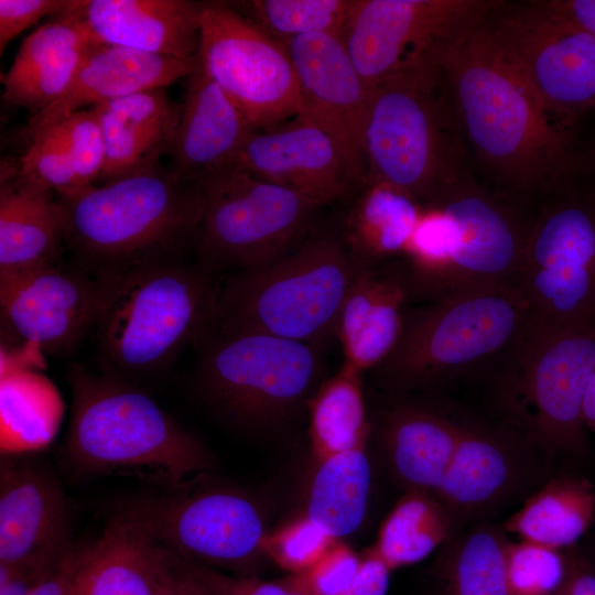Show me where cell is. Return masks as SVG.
Listing matches in <instances>:
<instances>
[{
    "instance_id": "ffe728a7",
    "label": "cell",
    "mask_w": 595,
    "mask_h": 595,
    "mask_svg": "<svg viewBox=\"0 0 595 595\" xmlns=\"http://www.w3.org/2000/svg\"><path fill=\"white\" fill-rule=\"evenodd\" d=\"M235 165L317 206L340 198L353 187L335 142L317 125L301 117L281 130H255Z\"/></svg>"
},
{
    "instance_id": "f35d334b",
    "label": "cell",
    "mask_w": 595,
    "mask_h": 595,
    "mask_svg": "<svg viewBox=\"0 0 595 595\" xmlns=\"http://www.w3.org/2000/svg\"><path fill=\"white\" fill-rule=\"evenodd\" d=\"M43 129L50 130L68 153L82 187L100 181L106 143L98 117L91 108L71 113Z\"/></svg>"
},
{
    "instance_id": "f1b7e54d",
    "label": "cell",
    "mask_w": 595,
    "mask_h": 595,
    "mask_svg": "<svg viewBox=\"0 0 595 595\" xmlns=\"http://www.w3.org/2000/svg\"><path fill=\"white\" fill-rule=\"evenodd\" d=\"M408 298L402 269H364L349 290L336 326L344 361L361 372L378 367L400 338Z\"/></svg>"
},
{
    "instance_id": "c3c4849f",
    "label": "cell",
    "mask_w": 595,
    "mask_h": 595,
    "mask_svg": "<svg viewBox=\"0 0 595 595\" xmlns=\"http://www.w3.org/2000/svg\"><path fill=\"white\" fill-rule=\"evenodd\" d=\"M555 595H595V572L576 555H567V573Z\"/></svg>"
},
{
    "instance_id": "9a60e30c",
    "label": "cell",
    "mask_w": 595,
    "mask_h": 595,
    "mask_svg": "<svg viewBox=\"0 0 595 595\" xmlns=\"http://www.w3.org/2000/svg\"><path fill=\"white\" fill-rule=\"evenodd\" d=\"M198 476L125 509L177 559L249 575L267 536L258 506L242 493L198 486Z\"/></svg>"
},
{
    "instance_id": "db71d44e",
    "label": "cell",
    "mask_w": 595,
    "mask_h": 595,
    "mask_svg": "<svg viewBox=\"0 0 595 595\" xmlns=\"http://www.w3.org/2000/svg\"><path fill=\"white\" fill-rule=\"evenodd\" d=\"M282 582H283V581H282ZM284 585H285V584H284ZM285 586H286V585H285ZM286 587H288V589H289L288 595H304V594L301 593L300 591H296V589L291 588V587H289V586H286Z\"/></svg>"
},
{
    "instance_id": "4316f807",
    "label": "cell",
    "mask_w": 595,
    "mask_h": 595,
    "mask_svg": "<svg viewBox=\"0 0 595 595\" xmlns=\"http://www.w3.org/2000/svg\"><path fill=\"white\" fill-rule=\"evenodd\" d=\"M64 228L55 193L4 160L0 177V279L60 262Z\"/></svg>"
},
{
    "instance_id": "6da1fadb",
    "label": "cell",
    "mask_w": 595,
    "mask_h": 595,
    "mask_svg": "<svg viewBox=\"0 0 595 595\" xmlns=\"http://www.w3.org/2000/svg\"><path fill=\"white\" fill-rule=\"evenodd\" d=\"M480 25L441 67L461 127L502 182L529 193L551 190L570 165L567 123L539 101Z\"/></svg>"
},
{
    "instance_id": "1f68e13d",
    "label": "cell",
    "mask_w": 595,
    "mask_h": 595,
    "mask_svg": "<svg viewBox=\"0 0 595 595\" xmlns=\"http://www.w3.org/2000/svg\"><path fill=\"white\" fill-rule=\"evenodd\" d=\"M595 519V487L586 478L558 476L548 480L511 515L504 530L548 548L574 545Z\"/></svg>"
},
{
    "instance_id": "30bf717a",
    "label": "cell",
    "mask_w": 595,
    "mask_h": 595,
    "mask_svg": "<svg viewBox=\"0 0 595 595\" xmlns=\"http://www.w3.org/2000/svg\"><path fill=\"white\" fill-rule=\"evenodd\" d=\"M502 358L500 396L513 425L552 453L586 454L583 405L595 370V326L529 327Z\"/></svg>"
},
{
    "instance_id": "9c48e42d",
    "label": "cell",
    "mask_w": 595,
    "mask_h": 595,
    "mask_svg": "<svg viewBox=\"0 0 595 595\" xmlns=\"http://www.w3.org/2000/svg\"><path fill=\"white\" fill-rule=\"evenodd\" d=\"M201 340L199 391L241 429L288 421L316 389L324 346L245 331L208 329Z\"/></svg>"
},
{
    "instance_id": "74e56055",
    "label": "cell",
    "mask_w": 595,
    "mask_h": 595,
    "mask_svg": "<svg viewBox=\"0 0 595 595\" xmlns=\"http://www.w3.org/2000/svg\"><path fill=\"white\" fill-rule=\"evenodd\" d=\"M566 573L567 555L563 551L509 540L506 574L510 595H555Z\"/></svg>"
},
{
    "instance_id": "ba28073f",
    "label": "cell",
    "mask_w": 595,
    "mask_h": 595,
    "mask_svg": "<svg viewBox=\"0 0 595 595\" xmlns=\"http://www.w3.org/2000/svg\"><path fill=\"white\" fill-rule=\"evenodd\" d=\"M530 325L516 283L453 293L404 315L400 338L378 366L396 391L429 388L457 378L505 354Z\"/></svg>"
},
{
    "instance_id": "f5cc1de1",
    "label": "cell",
    "mask_w": 595,
    "mask_h": 595,
    "mask_svg": "<svg viewBox=\"0 0 595 595\" xmlns=\"http://www.w3.org/2000/svg\"><path fill=\"white\" fill-rule=\"evenodd\" d=\"M194 595H209V594L207 593V591L197 581V587H196V591H195Z\"/></svg>"
},
{
    "instance_id": "603a6c76",
    "label": "cell",
    "mask_w": 595,
    "mask_h": 595,
    "mask_svg": "<svg viewBox=\"0 0 595 595\" xmlns=\"http://www.w3.org/2000/svg\"><path fill=\"white\" fill-rule=\"evenodd\" d=\"M186 78L180 121L167 156L175 173L201 181L234 166L256 129L198 64Z\"/></svg>"
},
{
    "instance_id": "b9f144b4",
    "label": "cell",
    "mask_w": 595,
    "mask_h": 595,
    "mask_svg": "<svg viewBox=\"0 0 595 595\" xmlns=\"http://www.w3.org/2000/svg\"><path fill=\"white\" fill-rule=\"evenodd\" d=\"M360 566L361 555L337 541L314 565L291 574L283 583L304 595H342Z\"/></svg>"
},
{
    "instance_id": "681fc988",
    "label": "cell",
    "mask_w": 595,
    "mask_h": 595,
    "mask_svg": "<svg viewBox=\"0 0 595 595\" xmlns=\"http://www.w3.org/2000/svg\"><path fill=\"white\" fill-rule=\"evenodd\" d=\"M545 2L595 36V0H549Z\"/></svg>"
},
{
    "instance_id": "2e32d148",
    "label": "cell",
    "mask_w": 595,
    "mask_h": 595,
    "mask_svg": "<svg viewBox=\"0 0 595 595\" xmlns=\"http://www.w3.org/2000/svg\"><path fill=\"white\" fill-rule=\"evenodd\" d=\"M196 60L253 129L301 113L299 80L284 44L229 4L202 3Z\"/></svg>"
},
{
    "instance_id": "ee69618b",
    "label": "cell",
    "mask_w": 595,
    "mask_h": 595,
    "mask_svg": "<svg viewBox=\"0 0 595 595\" xmlns=\"http://www.w3.org/2000/svg\"><path fill=\"white\" fill-rule=\"evenodd\" d=\"M190 571L209 595H288L282 581L264 582L251 575H227L216 569L186 562Z\"/></svg>"
},
{
    "instance_id": "7dc6e473",
    "label": "cell",
    "mask_w": 595,
    "mask_h": 595,
    "mask_svg": "<svg viewBox=\"0 0 595 595\" xmlns=\"http://www.w3.org/2000/svg\"><path fill=\"white\" fill-rule=\"evenodd\" d=\"M84 545L75 542L31 595H72L73 580L79 563Z\"/></svg>"
},
{
    "instance_id": "d6986e66",
    "label": "cell",
    "mask_w": 595,
    "mask_h": 595,
    "mask_svg": "<svg viewBox=\"0 0 595 595\" xmlns=\"http://www.w3.org/2000/svg\"><path fill=\"white\" fill-rule=\"evenodd\" d=\"M72 544L68 504L53 470L32 455H2L0 564L57 560Z\"/></svg>"
},
{
    "instance_id": "7bdbcfd3",
    "label": "cell",
    "mask_w": 595,
    "mask_h": 595,
    "mask_svg": "<svg viewBox=\"0 0 595 595\" xmlns=\"http://www.w3.org/2000/svg\"><path fill=\"white\" fill-rule=\"evenodd\" d=\"M72 0H0V52L22 31L44 17L64 12Z\"/></svg>"
},
{
    "instance_id": "484cf974",
    "label": "cell",
    "mask_w": 595,
    "mask_h": 595,
    "mask_svg": "<svg viewBox=\"0 0 595 595\" xmlns=\"http://www.w3.org/2000/svg\"><path fill=\"white\" fill-rule=\"evenodd\" d=\"M69 7L29 34L2 77L6 104L34 113L58 99L99 42Z\"/></svg>"
},
{
    "instance_id": "cb8c5ba5",
    "label": "cell",
    "mask_w": 595,
    "mask_h": 595,
    "mask_svg": "<svg viewBox=\"0 0 595 595\" xmlns=\"http://www.w3.org/2000/svg\"><path fill=\"white\" fill-rule=\"evenodd\" d=\"M97 42L177 58H195L202 3L190 0H73Z\"/></svg>"
},
{
    "instance_id": "4fadbf2b",
    "label": "cell",
    "mask_w": 595,
    "mask_h": 595,
    "mask_svg": "<svg viewBox=\"0 0 595 595\" xmlns=\"http://www.w3.org/2000/svg\"><path fill=\"white\" fill-rule=\"evenodd\" d=\"M496 2L355 0L342 40L371 86L396 75L441 68Z\"/></svg>"
},
{
    "instance_id": "ab89813d",
    "label": "cell",
    "mask_w": 595,
    "mask_h": 595,
    "mask_svg": "<svg viewBox=\"0 0 595 595\" xmlns=\"http://www.w3.org/2000/svg\"><path fill=\"white\" fill-rule=\"evenodd\" d=\"M337 541L303 515L267 534L262 550L281 569L294 574L314 565Z\"/></svg>"
},
{
    "instance_id": "7a4b0ae2",
    "label": "cell",
    "mask_w": 595,
    "mask_h": 595,
    "mask_svg": "<svg viewBox=\"0 0 595 595\" xmlns=\"http://www.w3.org/2000/svg\"><path fill=\"white\" fill-rule=\"evenodd\" d=\"M55 197L65 246L91 273L177 257L196 240L205 205L198 181L160 163Z\"/></svg>"
},
{
    "instance_id": "f907efd6",
    "label": "cell",
    "mask_w": 595,
    "mask_h": 595,
    "mask_svg": "<svg viewBox=\"0 0 595 595\" xmlns=\"http://www.w3.org/2000/svg\"><path fill=\"white\" fill-rule=\"evenodd\" d=\"M197 581L188 565L175 556L156 595H194Z\"/></svg>"
},
{
    "instance_id": "83f0119b",
    "label": "cell",
    "mask_w": 595,
    "mask_h": 595,
    "mask_svg": "<svg viewBox=\"0 0 595 595\" xmlns=\"http://www.w3.org/2000/svg\"><path fill=\"white\" fill-rule=\"evenodd\" d=\"M106 143L100 181L140 171L167 155L180 121L181 104L165 88L138 91L90 107Z\"/></svg>"
},
{
    "instance_id": "277c9868",
    "label": "cell",
    "mask_w": 595,
    "mask_h": 595,
    "mask_svg": "<svg viewBox=\"0 0 595 595\" xmlns=\"http://www.w3.org/2000/svg\"><path fill=\"white\" fill-rule=\"evenodd\" d=\"M96 274L104 296L94 331L105 371L127 379L158 372L212 324L218 288L207 270L177 257Z\"/></svg>"
},
{
    "instance_id": "f546056e",
    "label": "cell",
    "mask_w": 595,
    "mask_h": 595,
    "mask_svg": "<svg viewBox=\"0 0 595 595\" xmlns=\"http://www.w3.org/2000/svg\"><path fill=\"white\" fill-rule=\"evenodd\" d=\"M463 420L413 404H399L383 418L382 443L396 478L407 490L434 495L458 444Z\"/></svg>"
},
{
    "instance_id": "44dd1931",
    "label": "cell",
    "mask_w": 595,
    "mask_h": 595,
    "mask_svg": "<svg viewBox=\"0 0 595 595\" xmlns=\"http://www.w3.org/2000/svg\"><path fill=\"white\" fill-rule=\"evenodd\" d=\"M513 429L463 420L453 461L433 495L455 523L498 506L520 484L523 443L530 440Z\"/></svg>"
},
{
    "instance_id": "8d00e7d4",
    "label": "cell",
    "mask_w": 595,
    "mask_h": 595,
    "mask_svg": "<svg viewBox=\"0 0 595 595\" xmlns=\"http://www.w3.org/2000/svg\"><path fill=\"white\" fill-rule=\"evenodd\" d=\"M355 0H250L240 13L272 37L284 41L323 33L343 37Z\"/></svg>"
},
{
    "instance_id": "d4e9b609",
    "label": "cell",
    "mask_w": 595,
    "mask_h": 595,
    "mask_svg": "<svg viewBox=\"0 0 595 595\" xmlns=\"http://www.w3.org/2000/svg\"><path fill=\"white\" fill-rule=\"evenodd\" d=\"M174 559L123 508L85 544L72 595H156Z\"/></svg>"
},
{
    "instance_id": "8fae6325",
    "label": "cell",
    "mask_w": 595,
    "mask_h": 595,
    "mask_svg": "<svg viewBox=\"0 0 595 595\" xmlns=\"http://www.w3.org/2000/svg\"><path fill=\"white\" fill-rule=\"evenodd\" d=\"M198 182L205 205L195 242L205 269L242 271L274 261L300 244L320 207L236 165Z\"/></svg>"
},
{
    "instance_id": "d590c367",
    "label": "cell",
    "mask_w": 595,
    "mask_h": 595,
    "mask_svg": "<svg viewBox=\"0 0 595 595\" xmlns=\"http://www.w3.org/2000/svg\"><path fill=\"white\" fill-rule=\"evenodd\" d=\"M505 530L489 524L450 539L437 570L441 595H510Z\"/></svg>"
},
{
    "instance_id": "3957f363",
    "label": "cell",
    "mask_w": 595,
    "mask_h": 595,
    "mask_svg": "<svg viewBox=\"0 0 595 595\" xmlns=\"http://www.w3.org/2000/svg\"><path fill=\"white\" fill-rule=\"evenodd\" d=\"M67 464L82 475H136L177 486L212 467L205 446L130 379L73 367Z\"/></svg>"
},
{
    "instance_id": "836d02e7",
    "label": "cell",
    "mask_w": 595,
    "mask_h": 595,
    "mask_svg": "<svg viewBox=\"0 0 595 595\" xmlns=\"http://www.w3.org/2000/svg\"><path fill=\"white\" fill-rule=\"evenodd\" d=\"M310 441L316 462L335 454L367 446L369 422L366 414L361 371L344 361L310 398Z\"/></svg>"
},
{
    "instance_id": "d6a6232c",
    "label": "cell",
    "mask_w": 595,
    "mask_h": 595,
    "mask_svg": "<svg viewBox=\"0 0 595 595\" xmlns=\"http://www.w3.org/2000/svg\"><path fill=\"white\" fill-rule=\"evenodd\" d=\"M371 484L366 446L323 461L309 488L305 516L338 540L354 533L365 520Z\"/></svg>"
},
{
    "instance_id": "11a10c76",
    "label": "cell",
    "mask_w": 595,
    "mask_h": 595,
    "mask_svg": "<svg viewBox=\"0 0 595 595\" xmlns=\"http://www.w3.org/2000/svg\"><path fill=\"white\" fill-rule=\"evenodd\" d=\"M594 326H595V321H594Z\"/></svg>"
},
{
    "instance_id": "7c38bea8",
    "label": "cell",
    "mask_w": 595,
    "mask_h": 595,
    "mask_svg": "<svg viewBox=\"0 0 595 595\" xmlns=\"http://www.w3.org/2000/svg\"><path fill=\"white\" fill-rule=\"evenodd\" d=\"M480 29L500 57L555 117L595 110V36L545 1H497Z\"/></svg>"
},
{
    "instance_id": "52a82bcc",
    "label": "cell",
    "mask_w": 595,
    "mask_h": 595,
    "mask_svg": "<svg viewBox=\"0 0 595 595\" xmlns=\"http://www.w3.org/2000/svg\"><path fill=\"white\" fill-rule=\"evenodd\" d=\"M527 232L509 209L462 180L423 205L402 255L409 298L430 303L515 283Z\"/></svg>"
},
{
    "instance_id": "bcb514c9",
    "label": "cell",
    "mask_w": 595,
    "mask_h": 595,
    "mask_svg": "<svg viewBox=\"0 0 595 595\" xmlns=\"http://www.w3.org/2000/svg\"><path fill=\"white\" fill-rule=\"evenodd\" d=\"M390 572L379 559L365 550L356 578L342 595H387Z\"/></svg>"
},
{
    "instance_id": "e575fe53",
    "label": "cell",
    "mask_w": 595,
    "mask_h": 595,
    "mask_svg": "<svg viewBox=\"0 0 595 595\" xmlns=\"http://www.w3.org/2000/svg\"><path fill=\"white\" fill-rule=\"evenodd\" d=\"M454 526L450 511L433 495L407 490L383 519L367 551L393 571L424 560L451 539Z\"/></svg>"
},
{
    "instance_id": "e0dca14e",
    "label": "cell",
    "mask_w": 595,
    "mask_h": 595,
    "mask_svg": "<svg viewBox=\"0 0 595 595\" xmlns=\"http://www.w3.org/2000/svg\"><path fill=\"white\" fill-rule=\"evenodd\" d=\"M104 296L100 274L58 263L0 279L3 334L52 355H68L95 328Z\"/></svg>"
},
{
    "instance_id": "5b68a950",
    "label": "cell",
    "mask_w": 595,
    "mask_h": 595,
    "mask_svg": "<svg viewBox=\"0 0 595 595\" xmlns=\"http://www.w3.org/2000/svg\"><path fill=\"white\" fill-rule=\"evenodd\" d=\"M364 269L343 239L309 238L266 266L237 271L218 288L208 329L324 346L335 336L343 304Z\"/></svg>"
},
{
    "instance_id": "f6af8a7d",
    "label": "cell",
    "mask_w": 595,
    "mask_h": 595,
    "mask_svg": "<svg viewBox=\"0 0 595 595\" xmlns=\"http://www.w3.org/2000/svg\"><path fill=\"white\" fill-rule=\"evenodd\" d=\"M62 558L19 565L0 564V595H31Z\"/></svg>"
},
{
    "instance_id": "816d5d0a",
    "label": "cell",
    "mask_w": 595,
    "mask_h": 595,
    "mask_svg": "<svg viewBox=\"0 0 595 595\" xmlns=\"http://www.w3.org/2000/svg\"><path fill=\"white\" fill-rule=\"evenodd\" d=\"M584 423L595 434V370L589 380L583 405Z\"/></svg>"
},
{
    "instance_id": "8992f818",
    "label": "cell",
    "mask_w": 595,
    "mask_h": 595,
    "mask_svg": "<svg viewBox=\"0 0 595 595\" xmlns=\"http://www.w3.org/2000/svg\"><path fill=\"white\" fill-rule=\"evenodd\" d=\"M370 89L366 184H389L422 205L436 202L462 181V127L442 69L396 75Z\"/></svg>"
},
{
    "instance_id": "ac0fdd59",
    "label": "cell",
    "mask_w": 595,
    "mask_h": 595,
    "mask_svg": "<svg viewBox=\"0 0 595 595\" xmlns=\"http://www.w3.org/2000/svg\"><path fill=\"white\" fill-rule=\"evenodd\" d=\"M282 43L299 80L302 110L298 117L314 122L332 138L353 186H365L370 86L357 72L342 37L314 33Z\"/></svg>"
},
{
    "instance_id": "7402d4cb",
    "label": "cell",
    "mask_w": 595,
    "mask_h": 595,
    "mask_svg": "<svg viewBox=\"0 0 595 595\" xmlns=\"http://www.w3.org/2000/svg\"><path fill=\"white\" fill-rule=\"evenodd\" d=\"M195 58H177L132 48L97 44L87 54L64 94L34 113L25 136L46 128L66 116L138 91L166 88L190 76Z\"/></svg>"
},
{
    "instance_id": "5bb4252c",
    "label": "cell",
    "mask_w": 595,
    "mask_h": 595,
    "mask_svg": "<svg viewBox=\"0 0 595 595\" xmlns=\"http://www.w3.org/2000/svg\"><path fill=\"white\" fill-rule=\"evenodd\" d=\"M515 283L532 328L595 321V204L567 197L544 207L528 228Z\"/></svg>"
},
{
    "instance_id": "4dcf8cb0",
    "label": "cell",
    "mask_w": 595,
    "mask_h": 595,
    "mask_svg": "<svg viewBox=\"0 0 595 595\" xmlns=\"http://www.w3.org/2000/svg\"><path fill=\"white\" fill-rule=\"evenodd\" d=\"M422 208L418 199L394 186L367 183L348 213L343 241L360 264L376 268L403 255Z\"/></svg>"
},
{
    "instance_id": "60d3db41",
    "label": "cell",
    "mask_w": 595,
    "mask_h": 595,
    "mask_svg": "<svg viewBox=\"0 0 595 595\" xmlns=\"http://www.w3.org/2000/svg\"><path fill=\"white\" fill-rule=\"evenodd\" d=\"M29 141L25 153L18 161L23 177L56 194L82 187L72 159L50 130L35 132Z\"/></svg>"
}]
</instances>
